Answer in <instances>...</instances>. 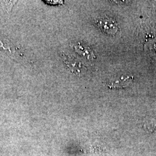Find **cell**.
Masks as SVG:
<instances>
[{"label": "cell", "mask_w": 156, "mask_h": 156, "mask_svg": "<svg viewBox=\"0 0 156 156\" xmlns=\"http://www.w3.org/2000/svg\"><path fill=\"white\" fill-rule=\"evenodd\" d=\"M96 22L98 27L106 34L113 35L118 31L117 23L112 19L109 17L101 18L98 19Z\"/></svg>", "instance_id": "1"}, {"label": "cell", "mask_w": 156, "mask_h": 156, "mask_svg": "<svg viewBox=\"0 0 156 156\" xmlns=\"http://www.w3.org/2000/svg\"><path fill=\"white\" fill-rule=\"evenodd\" d=\"M75 49L79 54L88 60H93L95 58L93 51L87 45L79 43L75 46Z\"/></svg>", "instance_id": "4"}, {"label": "cell", "mask_w": 156, "mask_h": 156, "mask_svg": "<svg viewBox=\"0 0 156 156\" xmlns=\"http://www.w3.org/2000/svg\"><path fill=\"white\" fill-rule=\"evenodd\" d=\"M113 1V2H116V4H119H119H125L127 2V1Z\"/></svg>", "instance_id": "6"}, {"label": "cell", "mask_w": 156, "mask_h": 156, "mask_svg": "<svg viewBox=\"0 0 156 156\" xmlns=\"http://www.w3.org/2000/svg\"><path fill=\"white\" fill-rule=\"evenodd\" d=\"M66 62L67 66L69 67V69L73 73L78 75L81 73H83L86 69V67L80 62L73 57H67Z\"/></svg>", "instance_id": "3"}, {"label": "cell", "mask_w": 156, "mask_h": 156, "mask_svg": "<svg viewBox=\"0 0 156 156\" xmlns=\"http://www.w3.org/2000/svg\"><path fill=\"white\" fill-rule=\"evenodd\" d=\"M145 51L151 56L156 55V37L149 40L144 46Z\"/></svg>", "instance_id": "5"}, {"label": "cell", "mask_w": 156, "mask_h": 156, "mask_svg": "<svg viewBox=\"0 0 156 156\" xmlns=\"http://www.w3.org/2000/svg\"><path fill=\"white\" fill-rule=\"evenodd\" d=\"M134 77L129 75H123L116 80L108 83V86L111 89H122L127 87L134 81Z\"/></svg>", "instance_id": "2"}]
</instances>
